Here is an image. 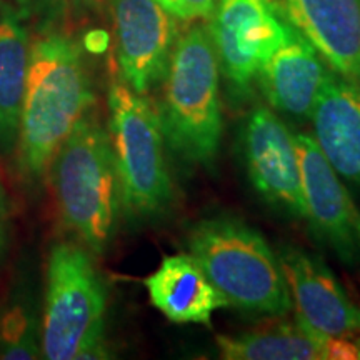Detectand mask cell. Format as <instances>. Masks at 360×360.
Segmentation results:
<instances>
[{
    "mask_svg": "<svg viewBox=\"0 0 360 360\" xmlns=\"http://www.w3.org/2000/svg\"><path fill=\"white\" fill-rule=\"evenodd\" d=\"M310 119L323 157L360 191V82L330 69Z\"/></svg>",
    "mask_w": 360,
    "mask_h": 360,
    "instance_id": "13",
    "label": "cell"
},
{
    "mask_svg": "<svg viewBox=\"0 0 360 360\" xmlns=\"http://www.w3.org/2000/svg\"><path fill=\"white\" fill-rule=\"evenodd\" d=\"M240 150L255 192L274 209L305 220L295 134L267 107H254L240 129Z\"/></svg>",
    "mask_w": 360,
    "mask_h": 360,
    "instance_id": "8",
    "label": "cell"
},
{
    "mask_svg": "<svg viewBox=\"0 0 360 360\" xmlns=\"http://www.w3.org/2000/svg\"><path fill=\"white\" fill-rule=\"evenodd\" d=\"M177 20H204L212 15L215 0H157Z\"/></svg>",
    "mask_w": 360,
    "mask_h": 360,
    "instance_id": "20",
    "label": "cell"
},
{
    "mask_svg": "<svg viewBox=\"0 0 360 360\" xmlns=\"http://www.w3.org/2000/svg\"><path fill=\"white\" fill-rule=\"evenodd\" d=\"M109 114L120 212L135 222L160 217L174 202V184L159 110L125 82H114Z\"/></svg>",
    "mask_w": 360,
    "mask_h": 360,
    "instance_id": "5",
    "label": "cell"
},
{
    "mask_svg": "<svg viewBox=\"0 0 360 360\" xmlns=\"http://www.w3.org/2000/svg\"><path fill=\"white\" fill-rule=\"evenodd\" d=\"M42 322L39 305L29 285L12 290L0 312V359L34 360L42 357Z\"/></svg>",
    "mask_w": 360,
    "mask_h": 360,
    "instance_id": "18",
    "label": "cell"
},
{
    "mask_svg": "<svg viewBox=\"0 0 360 360\" xmlns=\"http://www.w3.org/2000/svg\"><path fill=\"white\" fill-rule=\"evenodd\" d=\"M305 220L312 236L347 265L360 264V210L310 134H295Z\"/></svg>",
    "mask_w": 360,
    "mask_h": 360,
    "instance_id": "9",
    "label": "cell"
},
{
    "mask_svg": "<svg viewBox=\"0 0 360 360\" xmlns=\"http://www.w3.org/2000/svg\"><path fill=\"white\" fill-rule=\"evenodd\" d=\"M107 289L89 252L72 242L52 247L40 347L49 360L109 359Z\"/></svg>",
    "mask_w": 360,
    "mask_h": 360,
    "instance_id": "6",
    "label": "cell"
},
{
    "mask_svg": "<svg viewBox=\"0 0 360 360\" xmlns=\"http://www.w3.org/2000/svg\"><path fill=\"white\" fill-rule=\"evenodd\" d=\"M67 7L65 0H15V11L27 20L37 22L40 29H52Z\"/></svg>",
    "mask_w": 360,
    "mask_h": 360,
    "instance_id": "19",
    "label": "cell"
},
{
    "mask_svg": "<svg viewBox=\"0 0 360 360\" xmlns=\"http://www.w3.org/2000/svg\"><path fill=\"white\" fill-rule=\"evenodd\" d=\"M328 72L330 69L321 53L289 24L285 39L259 70L257 79L274 109L307 119L312 115Z\"/></svg>",
    "mask_w": 360,
    "mask_h": 360,
    "instance_id": "14",
    "label": "cell"
},
{
    "mask_svg": "<svg viewBox=\"0 0 360 360\" xmlns=\"http://www.w3.org/2000/svg\"><path fill=\"white\" fill-rule=\"evenodd\" d=\"M49 170L65 225L102 254L115 233L120 195L109 130L92 112L79 120Z\"/></svg>",
    "mask_w": 360,
    "mask_h": 360,
    "instance_id": "4",
    "label": "cell"
},
{
    "mask_svg": "<svg viewBox=\"0 0 360 360\" xmlns=\"http://www.w3.org/2000/svg\"><path fill=\"white\" fill-rule=\"evenodd\" d=\"M276 254L297 319L326 335H360V307L321 257L295 245Z\"/></svg>",
    "mask_w": 360,
    "mask_h": 360,
    "instance_id": "11",
    "label": "cell"
},
{
    "mask_svg": "<svg viewBox=\"0 0 360 360\" xmlns=\"http://www.w3.org/2000/svg\"><path fill=\"white\" fill-rule=\"evenodd\" d=\"M225 360H323V334L295 317L236 335H217Z\"/></svg>",
    "mask_w": 360,
    "mask_h": 360,
    "instance_id": "17",
    "label": "cell"
},
{
    "mask_svg": "<svg viewBox=\"0 0 360 360\" xmlns=\"http://www.w3.org/2000/svg\"><path fill=\"white\" fill-rule=\"evenodd\" d=\"M7 244V205L6 197H4L2 186H0V255Z\"/></svg>",
    "mask_w": 360,
    "mask_h": 360,
    "instance_id": "22",
    "label": "cell"
},
{
    "mask_svg": "<svg viewBox=\"0 0 360 360\" xmlns=\"http://www.w3.org/2000/svg\"><path fill=\"white\" fill-rule=\"evenodd\" d=\"M124 82L146 96L162 82L177 42V19L157 0H109Z\"/></svg>",
    "mask_w": 360,
    "mask_h": 360,
    "instance_id": "10",
    "label": "cell"
},
{
    "mask_svg": "<svg viewBox=\"0 0 360 360\" xmlns=\"http://www.w3.org/2000/svg\"><path fill=\"white\" fill-rule=\"evenodd\" d=\"M159 117L165 143L187 164L210 169L217 160L224 120L220 67L209 25L179 35L165 72Z\"/></svg>",
    "mask_w": 360,
    "mask_h": 360,
    "instance_id": "2",
    "label": "cell"
},
{
    "mask_svg": "<svg viewBox=\"0 0 360 360\" xmlns=\"http://www.w3.org/2000/svg\"><path fill=\"white\" fill-rule=\"evenodd\" d=\"M276 0H215L209 30L220 74L233 94L250 92L259 70L287 35Z\"/></svg>",
    "mask_w": 360,
    "mask_h": 360,
    "instance_id": "7",
    "label": "cell"
},
{
    "mask_svg": "<svg viewBox=\"0 0 360 360\" xmlns=\"http://www.w3.org/2000/svg\"><path fill=\"white\" fill-rule=\"evenodd\" d=\"M30 62V35L15 7L0 11V150L17 148Z\"/></svg>",
    "mask_w": 360,
    "mask_h": 360,
    "instance_id": "16",
    "label": "cell"
},
{
    "mask_svg": "<svg viewBox=\"0 0 360 360\" xmlns=\"http://www.w3.org/2000/svg\"><path fill=\"white\" fill-rule=\"evenodd\" d=\"M143 285L152 305L174 323L209 327L215 310L229 305L188 252L165 255Z\"/></svg>",
    "mask_w": 360,
    "mask_h": 360,
    "instance_id": "15",
    "label": "cell"
},
{
    "mask_svg": "<svg viewBox=\"0 0 360 360\" xmlns=\"http://www.w3.org/2000/svg\"><path fill=\"white\" fill-rule=\"evenodd\" d=\"M282 17L337 74L360 82V0H276Z\"/></svg>",
    "mask_w": 360,
    "mask_h": 360,
    "instance_id": "12",
    "label": "cell"
},
{
    "mask_svg": "<svg viewBox=\"0 0 360 360\" xmlns=\"http://www.w3.org/2000/svg\"><path fill=\"white\" fill-rule=\"evenodd\" d=\"M65 2L77 15H90L101 12L109 0H65Z\"/></svg>",
    "mask_w": 360,
    "mask_h": 360,
    "instance_id": "21",
    "label": "cell"
},
{
    "mask_svg": "<svg viewBox=\"0 0 360 360\" xmlns=\"http://www.w3.org/2000/svg\"><path fill=\"white\" fill-rule=\"evenodd\" d=\"M94 97L82 47L58 30L45 29L30 44L22 103L17 165L24 179H42L72 130L92 109Z\"/></svg>",
    "mask_w": 360,
    "mask_h": 360,
    "instance_id": "1",
    "label": "cell"
},
{
    "mask_svg": "<svg viewBox=\"0 0 360 360\" xmlns=\"http://www.w3.org/2000/svg\"><path fill=\"white\" fill-rule=\"evenodd\" d=\"M188 254L229 305L257 317H283L292 300L277 254L257 229L231 215L193 224Z\"/></svg>",
    "mask_w": 360,
    "mask_h": 360,
    "instance_id": "3",
    "label": "cell"
}]
</instances>
